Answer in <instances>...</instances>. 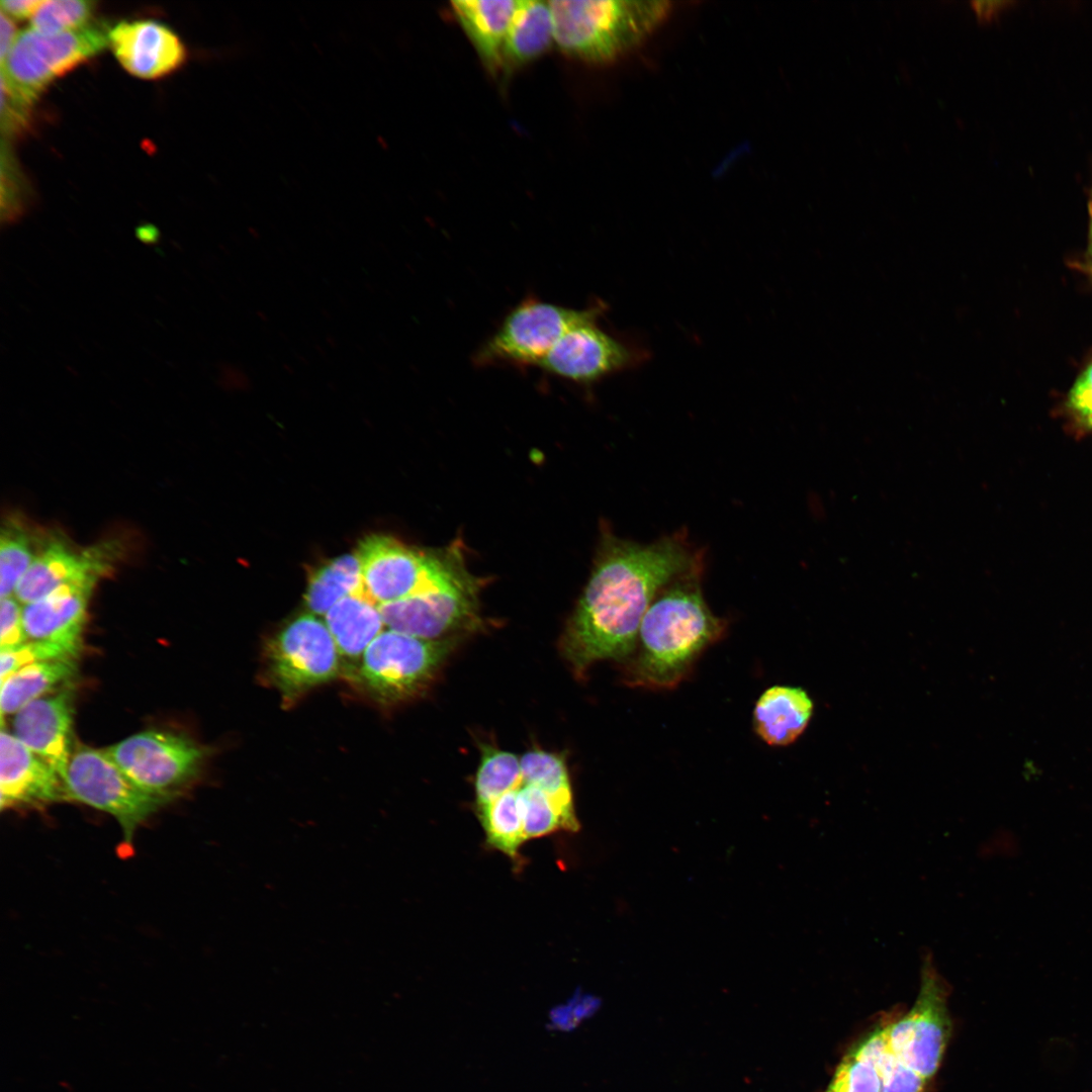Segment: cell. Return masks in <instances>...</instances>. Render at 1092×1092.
Returning a JSON list of instances; mask_svg holds the SVG:
<instances>
[{"label": "cell", "instance_id": "1", "mask_svg": "<svg viewBox=\"0 0 1092 1092\" xmlns=\"http://www.w3.org/2000/svg\"><path fill=\"white\" fill-rule=\"evenodd\" d=\"M703 559L686 533L641 544L606 531L590 578L561 640L566 659L576 671L603 659L626 660L658 592Z\"/></svg>", "mask_w": 1092, "mask_h": 1092}, {"label": "cell", "instance_id": "2", "mask_svg": "<svg viewBox=\"0 0 1092 1092\" xmlns=\"http://www.w3.org/2000/svg\"><path fill=\"white\" fill-rule=\"evenodd\" d=\"M703 560L664 585L648 607L635 648L625 660L629 686L676 687L704 650L724 634L726 621L710 610L703 596Z\"/></svg>", "mask_w": 1092, "mask_h": 1092}, {"label": "cell", "instance_id": "3", "mask_svg": "<svg viewBox=\"0 0 1092 1092\" xmlns=\"http://www.w3.org/2000/svg\"><path fill=\"white\" fill-rule=\"evenodd\" d=\"M549 5L560 51L597 65L638 48L670 10L667 1L646 0H554Z\"/></svg>", "mask_w": 1092, "mask_h": 1092}, {"label": "cell", "instance_id": "4", "mask_svg": "<svg viewBox=\"0 0 1092 1092\" xmlns=\"http://www.w3.org/2000/svg\"><path fill=\"white\" fill-rule=\"evenodd\" d=\"M356 556L361 570L359 596L377 607L474 581L454 552L425 553L389 536L365 538Z\"/></svg>", "mask_w": 1092, "mask_h": 1092}, {"label": "cell", "instance_id": "5", "mask_svg": "<svg viewBox=\"0 0 1092 1092\" xmlns=\"http://www.w3.org/2000/svg\"><path fill=\"white\" fill-rule=\"evenodd\" d=\"M606 307L601 300L585 308H573L528 295L505 314L494 332L478 346L472 362L483 368L538 367L570 329L605 314Z\"/></svg>", "mask_w": 1092, "mask_h": 1092}, {"label": "cell", "instance_id": "6", "mask_svg": "<svg viewBox=\"0 0 1092 1092\" xmlns=\"http://www.w3.org/2000/svg\"><path fill=\"white\" fill-rule=\"evenodd\" d=\"M104 23L70 31L43 33L32 28L20 32L1 63V80L29 103L57 78L100 54L108 43Z\"/></svg>", "mask_w": 1092, "mask_h": 1092}, {"label": "cell", "instance_id": "7", "mask_svg": "<svg viewBox=\"0 0 1092 1092\" xmlns=\"http://www.w3.org/2000/svg\"><path fill=\"white\" fill-rule=\"evenodd\" d=\"M67 801H77L111 815L121 828L123 842L168 801L131 782L104 749L78 744L65 778Z\"/></svg>", "mask_w": 1092, "mask_h": 1092}, {"label": "cell", "instance_id": "8", "mask_svg": "<svg viewBox=\"0 0 1092 1092\" xmlns=\"http://www.w3.org/2000/svg\"><path fill=\"white\" fill-rule=\"evenodd\" d=\"M452 647L449 638L429 640L382 631L365 650L358 678L382 702L403 701L428 686Z\"/></svg>", "mask_w": 1092, "mask_h": 1092}, {"label": "cell", "instance_id": "9", "mask_svg": "<svg viewBox=\"0 0 1092 1092\" xmlns=\"http://www.w3.org/2000/svg\"><path fill=\"white\" fill-rule=\"evenodd\" d=\"M143 791L171 801L198 777L206 755L191 738L163 730H146L103 748Z\"/></svg>", "mask_w": 1092, "mask_h": 1092}, {"label": "cell", "instance_id": "10", "mask_svg": "<svg viewBox=\"0 0 1092 1092\" xmlns=\"http://www.w3.org/2000/svg\"><path fill=\"white\" fill-rule=\"evenodd\" d=\"M339 655L326 623L307 614L284 626L265 648L268 676L285 703L334 678Z\"/></svg>", "mask_w": 1092, "mask_h": 1092}, {"label": "cell", "instance_id": "11", "mask_svg": "<svg viewBox=\"0 0 1092 1092\" xmlns=\"http://www.w3.org/2000/svg\"><path fill=\"white\" fill-rule=\"evenodd\" d=\"M950 1031L946 984L927 961L922 968L921 985L913 1006L889 1023V1049L929 1081L942 1062Z\"/></svg>", "mask_w": 1092, "mask_h": 1092}, {"label": "cell", "instance_id": "12", "mask_svg": "<svg viewBox=\"0 0 1092 1092\" xmlns=\"http://www.w3.org/2000/svg\"><path fill=\"white\" fill-rule=\"evenodd\" d=\"M603 315L570 329L538 367L551 376L584 386L637 367L645 360V351L605 331L599 322Z\"/></svg>", "mask_w": 1092, "mask_h": 1092}, {"label": "cell", "instance_id": "13", "mask_svg": "<svg viewBox=\"0 0 1092 1092\" xmlns=\"http://www.w3.org/2000/svg\"><path fill=\"white\" fill-rule=\"evenodd\" d=\"M120 550L115 541H105L83 550H74L62 541H51L36 553L15 589V597L26 605L66 584H96L101 576L111 571Z\"/></svg>", "mask_w": 1092, "mask_h": 1092}, {"label": "cell", "instance_id": "14", "mask_svg": "<svg viewBox=\"0 0 1092 1092\" xmlns=\"http://www.w3.org/2000/svg\"><path fill=\"white\" fill-rule=\"evenodd\" d=\"M477 585L473 581L378 606L391 630L418 638L444 639L476 615Z\"/></svg>", "mask_w": 1092, "mask_h": 1092}, {"label": "cell", "instance_id": "15", "mask_svg": "<svg viewBox=\"0 0 1092 1092\" xmlns=\"http://www.w3.org/2000/svg\"><path fill=\"white\" fill-rule=\"evenodd\" d=\"M74 697L73 687L66 685L25 705L12 722L13 735L53 765L64 782L74 750Z\"/></svg>", "mask_w": 1092, "mask_h": 1092}, {"label": "cell", "instance_id": "16", "mask_svg": "<svg viewBox=\"0 0 1092 1092\" xmlns=\"http://www.w3.org/2000/svg\"><path fill=\"white\" fill-rule=\"evenodd\" d=\"M1 809L39 808L67 801L59 772L13 734H0Z\"/></svg>", "mask_w": 1092, "mask_h": 1092}, {"label": "cell", "instance_id": "17", "mask_svg": "<svg viewBox=\"0 0 1092 1092\" xmlns=\"http://www.w3.org/2000/svg\"><path fill=\"white\" fill-rule=\"evenodd\" d=\"M108 43L119 64L142 79H158L177 70L186 59L179 36L153 19L122 20L109 29Z\"/></svg>", "mask_w": 1092, "mask_h": 1092}, {"label": "cell", "instance_id": "18", "mask_svg": "<svg viewBox=\"0 0 1092 1092\" xmlns=\"http://www.w3.org/2000/svg\"><path fill=\"white\" fill-rule=\"evenodd\" d=\"M94 586L93 583L66 584L40 600L23 605L27 639L81 649L88 602Z\"/></svg>", "mask_w": 1092, "mask_h": 1092}, {"label": "cell", "instance_id": "19", "mask_svg": "<svg viewBox=\"0 0 1092 1092\" xmlns=\"http://www.w3.org/2000/svg\"><path fill=\"white\" fill-rule=\"evenodd\" d=\"M516 6L514 0L451 2L454 16L491 73L502 70L504 42Z\"/></svg>", "mask_w": 1092, "mask_h": 1092}, {"label": "cell", "instance_id": "20", "mask_svg": "<svg viewBox=\"0 0 1092 1092\" xmlns=\"http://www.w3.org/2000/svg\"><path fill=\"white\" fill-rule=\"evenodd\" d=\"M812 712L813 703L805 691L774 686L766 689L755 703L753 728L768 745H789L806 729Z\"/></svg>", "mask_w": 1092, "mask_h": 1092}, {"label": "cell", "instance_id": "21", "mask_svg": "<svg viewBox=\"0 0 1092 1092\" xmlns=\"http://www.w3.org/2000/svg\"><path fill=\"white\" fill-rule=\"evenodd\" d=\"M554 42L549 1L521 0L511 19L503 48L504 72L536 60Z\"/></svg>", "mask_w": 1092, "mask_h": 1092}, {"label": "cell", "instance_id": "22", "mask_svg": "<svg viewBox=\"0 0 1092 1092\" xmlns=\"http://www.w3.org/2000/svg\"><path fill=\"white\" fill-rule=\"evenodd\" d=\"M325 623L339 653L350 659L359 658L385 625L378 607L358 595L337 603L325 615Z\"/></svg>", "mask_w": 1092, "mask_h": 1092}, {"label": "cell", "instance_id": "23", "mask_svg": "<svg viewBox=\"0 0 1092 1092\" xmlns=\"http://www.w3.org/2000/svg\"><path fill=\"white\" fill-rule=\"evenodd\" d=\"M77 673L75 659L27 664L1 682V714H16L31 701L58 687L69 685Z\"/></svg>", "mask_w": 1092, "mask_h": 1092}, {"label": "cell", "instance_id": "24", "mask_svg": "<svg viewBox=\"0 0 1092 1092\" xmlns=\"http://www.w3.org/2000/svg\"><path fill=\"white\" fill-rule=\"evenodd\" d=\"M520 763L523 785L547 794L561 813L567 831H576L579 825L564 759L553 752L531 750L520 758Z\"/></svg>", "mask_w": 1092, "mask_h": 1092}, {"label": "cell", "instance_id": "25", "mask_svg": "<svg viewBox=\"0 0 1092 1092\" xmlns=\"http://www.w3.org/2000/svg\"><path fill=\"white\" fill-rule=\"evenodd\" d=\"M361 592V570L357 556L343 555L321 566L310 575L305 594L309 611L326 615L337 603Z\"/></svg>", "mask_w": 1092, "mask_h": 1092}, {"label": "cell", "instance_id": "26", "mask_svg": "<svg viewBox=\"0 0 1092 1092\" xmlns=\"http://www.w3.org/2000/svg\"><path fill=\"white\" fill-rule=\"evenodd\" d=\"M520 788L507 792L489 803L477 806L487 842L513 859L518 857L519 848L526 840Z\"/></svg>", "mask_w": 1092, "mask_h": 1092}, {"label": "cell", "instance_id": "27", "mask_svg": "<svg viewBox=\"0 0 1092 1092\" xmlns=\"http://www.w3.org/2000/svg\"><path fill=\"white\" fill-rule=\"evenodd\" d=\"M523 785L520 759L512 752L484 746L475 778L477 806Z\"/></svg>", "mask_w": 1092, "mask_h": 1092}, {"label": "cell", "instance_id": "28", "mask_svg": "<svg viewBox=\"0 0 1092 1092\" xmlns=\"http://www.w3.org/2000/svg\"><path fill=\"white\" fill-rule=\"evenodd\" d=\"M36 554L32 539L19 524L7 521L0 537V594L10 597L30 567Z\"/></svg>", "mask_w": 1092, "mask_h": 1092}, {"label": "cell", "instance_id": "29", "mask_svg": "<svg viewBox=\"0 0 1092 1092\" xmlns=\"http://www.w3.org/2000/svg\"><path fill=\"white\" fill-rule=\"evenodd\" d=\"M97 3L86 0L42 1L30 17L31 28L43 33L76 30L92 23Z\"/></svg>", "mask_w": 1092, "mask_h": 1092}, {"label": "cell", "instance_id": "30", "mask_svg": "<svg viewBox=\"0 0 1092 1092\" xmlns=\"http://www.w3.org/2000/svg\"><path fill=\"white\" fill-rule=\"evenodd\" d=\"M519 794L526 839L567 830L558 808L542 790L522 785Z\"/></svg>", "mask_w": 1092, "mask_h": 1092}, {"label": "cell", "instance_id": "31", "mask_svg": "<svg viewBox=\"0 0 1092 1092\" xmlns=\"http://www.w3.org/2000/svg\"><path fill=\"white\" fill-rule=\"evenodd\" d=\"M80 649L49 641H26L25 643L0 651L1 682L21 667L40 661L75 659Z\"/></svg>", "mask_w": 1092, "mask_h": 1092}, {"label": "cell", "instance_id": "32", "mask_svg": "<svg viewBox=\"0 0 1092 1092\" xmlns=\"http://www.w3.org/2000/svg\"><path fill=\"white\" fill-rule=\"evenodd\" d=\"M826 1092H881L879 1070L852 1049L837 1066Z\"/></svg>", "mask_w": 1092, "mask_h": 1092}, {"label": "cell", "instance_id": "33", "mask_svg": "<svg viewBox=\"0 0 1092 1092\" xmlns=\"http://www.w3.org/2000/svg\"><path fill=\"white\" fill-rule=\"evenodd\" d=\"M878 1070L881 1092H924L928 1082L905 1065L890 1049L881 1059Z\"/></svg>", "mask_w": 1092, "mask_h": 1092}, {"label": "cell", "instance_id": "34", "mask_svg": "<svg viewBox=\"0 0 1092 1092\" xmlns=\"http://www.w3.org/2000/svg\"><path fill=\"white\" fill-rule=\"evenodd\" d=\"M1 220L3 223L17 221L25 212L26 202L24 194L18 186V177L15 163L5 146L2 147L1 158Z\"/></svg>", "mask_w": 1092, "mask_h": 1092}, {"label": "cell", "instance_id": "35", "mask_svg": "<svg viewBox=\"0 0 1092 1092\" xmlns=\"http://www.w3.org/2000/svg\"><path fill=\"white\" fill-rule=\"evenodd\" d=\"M31 103L12 91L1 80V129L7 135L23 130L28 122Z\"/></svg>", "mask_w": 1092, "mask_h": 1092}, {"label": "cell", "instance_id": "36", "mask_svg": "<svg viewBox=\"0 0 1092 1092\" xmlns=\"http://www.w3.org/2000/svg\"><path fill=\"white\" fill-rule=\"evenodd\" d=\"M19 603L13 596L1 599V648L18 646L28 641L23 624V607Z\"/></svg>", "mask_w": 1092, "mask_h": 1092}, {"label": "cell", "instance_id": "37", "mask_svg": "<svg viewBox=\"0 0 1092 1092\" xmlns=\"http://www.w3.org/2000/svg\"><path fill=\"white\" fill-rule=\"evenodd\" d=\"M1067 405L1078 420L1092 413V362L1082 371L1071 387Z\"/></svg>", "mask_w": 1092, "mask_h": 1092}, {"label": "cell", "instance_id": "38", "mask_svg": "<svg viewBox=\"0 0 1092 1092\" xmlns=\"http://www.w3.org/2000/svg\"><path fill=\"white\" fill-rule=\"evenodd\" d=\"M42 1L39 0H2L1 11L11 18L31 17Z\"/></svg>", "mask_w": 1092, "mask_h": 1092}, {"label": "cell", "instance_id": "39", "mask_svg": "<svg viewBox=\"0 0 1092 1092\" xmlns=\"http://www.w3.org/2000/svg\"><path fill=\"white\" fill-rule=\"evenodd\" d=\"M16 24L13 19L1 11L0 13V59L4 62L9 54L16 37Z\"/></svg>", "mask_w": 1092, "mask_h": 1092}, {"label": "cell", "instance_id": "40", "mask_svg": "<svg viewBox=\"0 0 1092 1092\" xmlns=\"http://www.w3.org/2000/svg\"><path fill=\"white\" fill-rule=\"evenodd\" d=\"M973 9L977 13V16L981 20H988L992 17L996 11L1003 5L1002 2L994 1H973Z\"/></svg>", "mask_w": 1092, "mask_h": 1092}, {"label": "cell", "instance_id": "41", "mask_svg": "<svg viewBox=\"0 0 1092 1092\" xmlns=\"http://www.w3.org/2000/svg\"><path fill=\"white\" fill-rule=\"evenodd\" d=\"M1079 421L1083 424L1085 428L1092 431V413Z\"/></svg>", "mask_w": 1092, "mask_h": 1092}, {"label": "cell", "instance_id": "42", "mask_svg": "<svg viewBox=\"0 0 1092 1092\" xmlns=\"http://www.w3.org/2000/svg\"><path fill=\"white\" fill-rule=\"evenodd\" d=\"M1090 214H1091V234H1090L1091 235L1090 236L1091 237V244H1090L1091 247H1090V253H1091V258H1092V201L1090 203Z\"/></svg>", "mask_w": 1092, "mask_h": 1092}]
</instances>
